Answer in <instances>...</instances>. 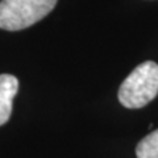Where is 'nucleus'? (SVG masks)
<instances>
[{
  "label": "nucleus",
  "mask_w": 158,
  "mask_h": 158,
  "mask_svg": "<svg viewBox=\"0 0 158 158\" xmlns=\"http://www.w3.org/2000/svg\"><path fill=\"white\" fill-rule=\"evenodd\" d=\"M158 95V65L146 61L138 65L118 88V102L125 108H142Z\"/></svg>",
  "instance_id": "f257e3e1"
},
{
  "label": "nucleus",
  "mask_w": 158,
  "mask_h": 158,
  "mask_svg": "<svg viewBox=\"0 0 158 158\" xmlns=\"http://www.w3.org/2000/svg\"><path fill=\"white\" fill-rule=\"evenodd\" d=\"M137 158H158V129L145 136L136 146Z\"/></svg>",
  "instance_id": "20e7f679"
},
{
  "label": "nucleus",
  "mask_w": 158,
  "mask_h": 158,
  "mask_svg": "<svg viewBox=\"0 0 158 158\" xmlns=\"http://www.w3.org/2000/svg\"><path fill=\"white\" fill-rule=\"evenodd\" d=\"M58 0H2L0 29L21 31L49 15Z\"/></svg>",
  "instance_id": "f03ea898"
},
{
  "label": "nucleus",
  "mask_w": 158,
  "mask_h": 158,
  "mask_svg": "<svg viewBox=\"0 0 158 158\" xmlns=\"http://www.w3.org/2000/svg\"><path fill=\"white\" fill-rule=\"evenodd\" d=\"M19 91V79L11 74H0V125L6 124L12 113V103Z\"/></svg>",
  "instance_id": "7ed1b4c3"
}]
</instances>
